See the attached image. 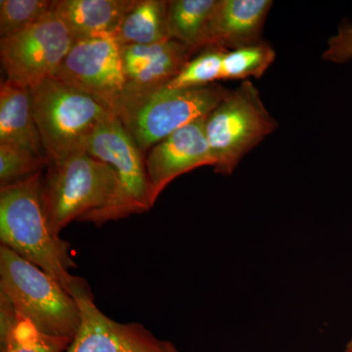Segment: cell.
Here are the masks:
<instances>
[{"label":"cell","instance_id":"1","mask_svg":"<svg viewBox=\"0 0 352 352\" xmlns=\"http://www.w3.org/2000/svg\"><path fill=\"white\" fill-rule=\"evenodd\" d=\"M38 173L0 188V243L54 278L72 296L90 289L76 267L68 242L53 232L41 198Z\"/></svg>","mask_w":352,"mask_h":352},{"label":"cell","instance_id":"2","mask_svg":"<svg viewBox=\"0 0 352 352\" xmlns=\"http://www.w3.org/2000/svg\"><path fill=\"white\" fill-rule=\"evenodd\" d=\"M229 92L217 83L194 88H124L113 113L144 155L177 129L212 112Z\"/></svg>","mask_w":352,"mask_h":352},{"label":"cell","instance_id":"3","mask_svg":"<svg viewBox=\"0 0 352 352\" xmlns=\"http://www.w3.org/2000/svg\"><path fill=\"white\" fill-rule=\"evenodd\" d=\"M0 293L39 332L73 340L80 324L74 296L59 282L12 250L0 247Z\"/></svg>","mask_w":352,"mask_h":352},{"label":"cell","instance_id":"4","mask_svg":"<svg viewBox=\"0 0 352 352\" xmlns=\"http://www.w3.org/2000/svg\"><path fill=\"white\" fill-rule=\"evenodd\" d=\"M31 90L34 119L48 164L87 153L90 135L113 113L55 78H46Z\"/></svg>","mask_w":352,"mask_h":352},{"label":"cell","instance_id":"5","mask_svg":"<svg viewBox=\"0 0 352 352\" xmlns=\"http://www.w3.org/2000/svg\"><path fill=\"white\" fill-rule=\"evenodd\" d=\"M118 189V178L109 164L87 153L48 164L41 178V198L53 232L88 212L106 207Z\"/></svg>","mask_w":352,"mask_h":352},{"label":"cell","instance_id":"6","mask_svg":"<svg viewBox=\"0 0 352 352\" xmlns=\"http://www.w3.org/2000/svg\"><path fill=\"white\" fill-rule=\"evenodd\" d=\"M85 151L115 170L118 189L109 205L88 212L78 221L101 226L151 210L145 156L115 113L95 129L88 139Z\"/></svg>","mask_w":352,"mask_h":352},{"label":"cell","instance_id":"7","mask_svg":"<svg viewBox=\"0 0 352 352\" xmlns=\"http://www.w3.org/2000/svg\"><path fill=\"white\" fill-rule=\"evenodd\" d=\"M277 127L251 80H244L239 87L230 90L206 120L215 173L232 175L243 157Z\"/></svg>","mask_w":352,"mask_h":352},{"label":"cell","instance_id":"8","mask_svg":"<svg viewBox=\"0 0 352 352\" xmlns=\"http://www.w3.org/2000/svg\"><path fill=\"white\" fill-rule=\"evenodd\" d=\"M74 41L54 11L36 23L0 38V61L6 80L32 88L52 78Z\"/></svg>","mask_w":352,"mask_h":352},{"label":"cell","instance_id":"9","mask_svg":"<svg viewBox=\"0 0 352 352\" xmlns=\"http://www.w3.org/2000/svg\"><path fill=\"white\" fill-rule=\"evenodd\" d=\"M52 78L113 112L126 83L120 46L115 38L76 41Z\"/></svg>","mask_w":352,"mask_h":352},{"label":"cell","instance_id":"10","mask_svg":"<svg viewBox=\"0 0 352 352\" xmlns=\"http://www.w3.org/2000/svg\"><path fill=\"white\" fill-rule=\"evenodd\" d=\"M80 324L65 352H178L170 340L156 336L139 323H120L95 305L91 289L75 296Z\"/></svg>","mask_w":352,"mask_h":352},{"label":"cell","instance_id":"11","mask_svg":"<svg viewBox=\"0 0 352 352\" xmlns=\"http://www.w3.org/2000/svg\"><path fill=\"white\" fill-rule=\"evenodd\" d=\"M208 116L177 129L149 150L145 166L152 208L175 178L201 166L214 168V157L206 135Z\"/></svg>","mask_w":352,"mask_h":352},{"label":"cell","instance_id":"12","mask_svg":"<svg viewBox=\"0 0 352 352\" xmlns=\"http://www.w3.org/2000/svg\"><path fill=\"white\" fill-rule=\"evenodd\" d=\"M272 6L270 0H217L210 20L212 47L234 50L263 41Z\"/></svg>","mask_w":352,"mask_h":352},{"label":"cell","instance_id":"13","mask_svg":"<svg viewBox=\"0 0 352 352\" xmlns=\"http://www.w3.org/2000/svg\"><path fill=\"white\" fill-rule=\"evenodd\" d=\"M134 0H53V11L74 43L116 38Z\"/></svg>","mask_w":352,"mask_h":352},{"label":"cell","instance_id":"14","mask_svg":"<svg viewBox=\"0 0 352 352\" xmlns=\"http://www.w3.org/2000/svg\"><path fill=\"white\" fill-rule=\"evenodd\" d=\"M0 144L21 146L47 160L34 119L31 88L7 80L0 85Z\"/></svg>","mask_w":352,"mask_h":352},{"label":"cell","instance_id":"15","mask_svg":"<svg viewBox=\"0 0 352 352\" xmlns=\"http://www.w3.org/2000/svg\"><path fill=\"white\" fill-rule=\"evenodd\" d=\"M217 0H170L168 1V32L194 54L212 47L210 20Z\"/></svg>","mask_w":352,"mask_h":352},{"label":"cell","instance_id":"16","mask_svg":"<svg viewBox=\"0 0 352 352\" xmlns=\"http://www.w3.org/2000/svg\"><path fill=\"white\" fill-rule=\"evenodd\" d=\"M168 1L134 0L122 20L116 41L120 47L170 41L168 32Z\"/></svg>","mask_w":352,"mask_h":352},{"label":"cell","instance_id":"17","mask_svg":"<svg viewBox=\"0 0 352 352\" xmlns=\"http://www.w3.org/2000/svg\"><path fill=\"white\" fill-rule=\"evenodd\" d=\"M194 55L186 46L170 39L162 54L135 75L126 78L124 88H146L168 85Z\"/></svg>","mask_w":352,"mask_h":352},{"label":"cell","instance_id":"18","mask_svg":"<svg viewBox=\"0 0 352 352\" xmlns=\"http://www.w3.org/2000/svg\"><path fill=\"white\" fill-rule=\"evenodd\" d=\"M276 53L270 43H261L227 50L222 63V80L261 78L274 62Z\"/></svg>","mask_w":352,"mask_h":352},{"label":"cell","instance_id":"19","mask_svg":"<svg viewBox=\"0 0 352 352\" xmlns=\"http://www.w3.org/2000/svg\"><path fill=\"white\" fill-rule=\"evenodd\" d=\"M226 51L217 46L201 51L166 85L170 88L201 87L222 80V63Z\"/></svg>","mask_w":352,"mask_h":352},{"label":"cell","instance_id":"20","mask_svg":"<svg viewBox=\"0 0 352 352\" xmlns=\"http://www.w3.org/2000/svg\"><path fill=\"white\" fill-rule=\"evenodd\" d=\"M48 161L21 146L0 144V188L43 173Z\"/></svg>","mask_w":352,"mask_h":352},{"label":"cell","instance_id":"21","mask_svg":"<svg viewBox=\"0 0 352 352\" xmlns=\"http://www.w3.org/2000/svg\"><path fill=\"white\" fill-rule=\"evenodd\" d=\"M52 8L53 0H1L0 38L29 27L50 13Z\"/></svg>","mask_w":352,"mask_h":352},{"label":"cell","instance_id":"22","mask_svg":"<svg viewBox=\"0 0 352 352\" xmlns=\"http://www.w3.org/2000/svg\"><path fill=\"white\" fill-rule=\"evenodd\" d=\"M72 340L52 337L39 332L32 322L19 316L6 344L0 347V352H65Z\"/></svg>","mask_w":352,"mask_h":352},{"label":"cell","instance_id":"23","mask_svg":"<svg viewBox=\"0 0 352 352\" xmlns=\"http://www.w3.org/2000/svg\"><path fill=\"white\" fill-rule=\"evenodd\" d=\"M168 41H170L148 45H127L120 47V57L126 80L135 75L162 54L168 46Z\"/></svg>","mask_w":352,"mask_h":352},{"label":"cell","instance_id":"24","mask_svg":"<svg viewBox=\"0 0 352 352\" xmlns=\"http://www.w3.org/2000/svg\"><path fill=\"white\" fill-rule=\"evenodd\" d=\"M324 61L344 64L352 59V24L344 21L340 25L337 34L328 41V46L323 53Z\"/></svg>","mask_w":352,"mask_h":352},{"label":"cell","instance_id":"25","mask_svg":"<svg viewBox=\"0 0 352 352\" xmlns=\"http://www.w3.org/2000/svg\"><path fill=\"white\" fill-rule=\"evenodd\" d=\"M19 320L12 302L3 293H0V347L6 344Z\"/></svg>","mask_w":352,"mask_h":352},{"label":"cell","instance_id":"26","mask_svg":"<svg viewBox=\"0 0 352 352\" xmlns=\"http://www.w3.org/2000/svg\"><path fill=\"white\" fill-rule=\"evenodd\" d=\"M344 352H352V337L351 340H349V342H347Z\"/></svg>","mask_w":352,"mask_h":352}]
</instances>
